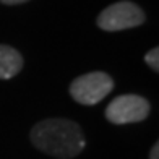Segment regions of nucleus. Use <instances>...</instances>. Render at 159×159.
I'll return each instance as SVG.
<instances>
[{
	"instance_id": "1",
	"label": "nucleus",
	"mask_w": 159,
	"mask_h": 159,
	"mask_svg": "<svg viewBox=\"0 0 159 159\" xmlns=\"http://www.w3.org/2000/svg\"><path fill=\"white\" fill-rule=\"evenodd\" d=\"M31 143L42 153L57 159H71L86 146L83 130L68 119H46L38 122L30 133Z\"/></svg>"
},
{
	"instance_id": "2",
	"label": "nucleus",
	"mask_w": 159,
	"mask_h": 159,
	"mask_svg": "<svg viewBox=\"0 0 159 159\" xmlns=\"http://www.w3.org/2000/svg\"><path fill=\"white\" fill-rule=\"evenodd\" d=\"M114 89V80L106 71H89L75 78L70 84V96L78 104L94 106Z\"/></svg>"
},
{
	"instance_id": "3",
	"label": "nucleus",
	"mask_w": 159,
	"mask_h": 159,
	"mask_svg": "<svg viewBox=\"0 0 159 159\" xmlns=\"http://www.w3.org/2000/svg\"><path fill=\"white\" fill-rule=\"evenodd\" d=\"M98 26L102 31L115 33L124 31L130 28H136L144 23V11L136 3L124 0V2H115L104 8L98 16Z\"/></svg>"
},
{
	"instance_id": "4",
	"label": "nucleus",
	"mask_w": 159,
	"mask_h": 159,
	"mask_svg": "<svg viewBox=\"0 0 159 159\" xmlns=\"http://www.w3.org/2000/svg\"><path fill=\"white\" fill-rule=\"evenodd\" d=\"M151 112L148 99L138 94H122L112 99L106 107V119L114 125L143 122Z\"/></svg>"
},
{
	"instance_id": "5",
	"label": "nucleus",
	"mask_w": 159,
	"mask_h": 159,
	"mask_svg": "<svg viewBox=\"0 0 159 159\" xmlns=\"http://www.w3.org/2000/svg\"><path fill=\"white\" fill-rule=\"evenodd\" d=\"M23 55L16 49L0 44V80H10L23 70Z\"/></svg>"
},
{
	"instance_id": "6",
	"label": "nucleus",
	"mask_w": 159,
	"mask_h": 159,
	"mask_svg": "<svg viewBox=\"0 0 159 159\" xmlns=\"http://www.w3.org/2000/svg\"><path fill=\"white\" fill-rule=\"evenodd\" d=\"M144 62L148 63V67L151 70L157 71L159 70V49L157 47H153L149 50V52L144 55Z\"/></svg>"
},
{
	"instance_id": "7",
	"label": "nucleus",
	"mask_w": 159,
	"mask_h": 159,
	"mask_svg": "<svg viewBox=\"0 0 159 159\" xmlns=\"http://www.w3.org/2000/svg\"><path fill=\"white\" fill-rule=\"evenodd\" d=\"M149 159H159V143L156 141L149 151Z\"/></svg>"
},
{
	"instance_id": "8",
	"label": "nucleus",
	"mask_w": 159,
	"mask_h": 159,
	"mask_svg": "<svg viewBox=\"0 0 159 159\" xmlns=\"http://www.w3.org/2000/svg\"><path fill=\"white\" fill-rule=\"evenodd\" d=\"M25 2H28V0H0V3H3V5H20Z\"/></svg>"
}]
</instances>
